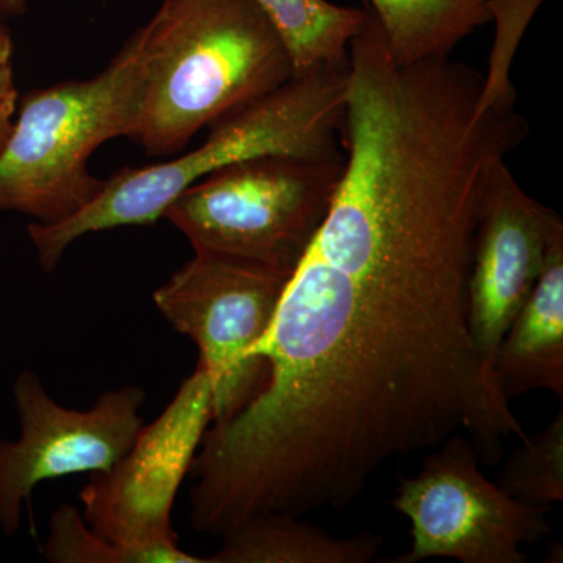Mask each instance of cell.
Masks as SVG:
<instances>
[{"instance_id": "cell-9", "label": "cell", "mask_w": 563, "mask_h": 563, "mask_svg": "<svg viewBox=\"0 0 563 563\" xmlns=\"http://www.w3.org/2000/svg\"><path fill=\"white\" fill-rule=\"evenodd\" d=\"M563 221L526 195L507 162L493 173L477 224L468 279V325L474 346L495 373L507 329L528 301L547 266Z\"/></svg>"}, {"instance_id": "cell-5", "label": "cell", "mask_w": 563, "mask_h": 563, "mask_svg": "<svg viewBox=\"0 0 563 563\" xmlns=\"http://www.w3.org/2000/svg\"><path fill=\"white\" fill-rule=\"evenodd\" d=\"M290 277L242 258L195 252L152 295L162 317L198 344V366L213 391L211 424L231 420L262 390L268 369L252 350L272 328Z\"/></svg>"}, {"instance_id": "cell-12", "label": "cell", "mask_w": 563, "mask_h": 563, "mask_svg": "<svg viewBox=\"0 0 563 563\" xmlns=\"http://www.w3.org/2000/svg\"><path fill=\"white\" fill-rule=\"evenodd\" d=\"M399 65L451 57L477 29L492 22L488 0H368Z\"/></svg>"}, {"instance_id": "cell-14", "label": "cell", "mask_w": 563, "mask_h": 563, "mask_svg": "<svg viewBox=\"0 0 563 563\" xmlns=\"http://www.w3.org/2000/svg\"><path fill=\"white\" fill-rule=\"evenodd\" d=\"M44 559L51 563H209L173 547H125L111 543L92 531L84 515L63 504L49 521V533L43 550Z\"/></svg>"}, {"instance_id": "cell-7", "label": "cell", "mask_w": 563, "mask_h": 563, "mask_svg": "<svg viewBox=\"0 0 563 563\" xmlns=\"http://www.w3.org/2000/svg\"><path fill=\"white\" fill-rule=\"evenodd\" d=\"M213 422V391L201 366L158 415L140 429L128 453L91 473L79 499L92 531L125 547L179 544L172 514L181 483Z\"/></svg>"}, {"instance_id": "cell-16", "label": "cell", "mask_w": 563, "mask_h": 563, "mask_svg": "<svg viewBox=\"0 0 563 563\" xmlns=\"http://www.w3.org/2000/svg\"><path fill=\"white\" fill-rule=\"evenodd\" d=\"M544 0H488L495 22L490 65L484 76L479 110L514 109L517 91L510 81V66L529 22Z\"/></svg>"}, {"instance_id": "cell-17", "label": "cell", "mask_w": 563, "mask_h": 563, "mask_svg": "<svg viewBox=\"0 0 563 563\" xmlns=\"http://www.w3.org/2000/svg\"><path fill=\"white\" fill-rule=\"evenodd\" d=\"M18 91L14 84L13 41L10 32L0 24V151L13 131Z\"/></svg>"}, {"instance_id": "cell-10", "label": "cell", "mask_w": 563, "mask_h": 563, "mask_svg": "<svg viewBox=\"0 0 563 563\" xmlns=\"http://www.w3.org/2000/svg\"><path fill=\"white\" fill-rule=\"evenodd\" d=\"M496 380L507 399L532 390L563 398V239L507 329L495 355Z\"/></svg>"}, {"instance_id": "cell-15", "label": "cell", "mask_w": 563, "mask_h": 563, "mask_svg": "<svg viewBox=\"0 0 563 563\" xmlns=\"http://www.w3.org/2000/svg\"><path fill=\"white\" fill-rule=\"evenodd\" d=\"M514 498L550 507L563 499V409L536 435H526L507 457L498 483Z\"/></svg>"}, {"instance_id": "cell-13", "label": "cell", "mask_w": 563, "mask_h": 563, "mask_svg": "<svg viewBox=\"0 0 563 563\" xmlns=\"http://www.w3.org/2000/svg\"><path fill=\"white\" fill-rule=\"evenodd\" d=\"M254 2L284 44L292 77L350 66L351 41L365 24L366 7H340L328 0Z\"/></svg>"}, {"instance_id": "cell-6", "label": "cell", "mask_w": 563, "mask_h": 563, "mask_svg": "<svg viewBox=\"0 0 563 563\" xmlns=\"http://www.w3.org/2000/svg\"><path fill=\"white\" fill-rule=\"evenodd\" d=\"M479 465L468 437L455 433L429 451L420 473L399 484L393 507L412 525V548L393 563L528 561L521 548L551 532L548 507L514 498Z\"/></svg>"}, {"instance_id": "cell-11", "label": "cell", "mask_w": 563, "mask_h": 563, "mask_svg": "<svg viewBox=\"0 0 563 563\" xmlns=\"http://www.w3.org/2000/svg\"><path fill=\"white\" fill-rule=\"evenodd\" d=\"M302 517L258 514L222 537L209 563H368L383 548V536L333 537Z\"/></svg>"}, {"instance_id": "cell-4", "label": "cell", "mask_w": 563, "mask_h": 563, "mask_svg": "<svg viewBox=\"0 0 563 563\" xmlns=\"http://www.w3.org/2000/svg\"><path fill=\"white\" fill-rule=\"evenodd\" d=\"M335 158L263 155L232 163L185 188L166 207L195 252L295 273L342 180Z\"/></svg>"}, {"instance_id": "cell-18", "label": "cell", "mask_w": 563, "mask_h": 563, "mask_svg": "<svg viewBox=\"0 0 563 563\" xmlns=\"http://www.w3.org/2000/svg\"><path fill=\"white\" fill-rule=\"evenodd\" d=\"M27 9V0H0V16L21 14Z\"/></svg>"}, {"instance_id": "cell-3", "label": "cell", "mask_w": 563, "mask_h": 563, "mask_svg": "<svg viewBox=\"0 0 563 563\" xmlns=\"http://www.w3.org/2000/svg\"><path fill=\"white\" fill-rule=\"evenodd\" d=\"M135 35L98 76L32 91L0 151V210L57 224L101 192L88 162L107 141L128 136L135 102Z\"/></svg>"}, {"instance_id": "cell-1", "label": "cell", "mask_w": 563, "mask_h": 563, "mask_svg": "<svg viewBox=\"0 0 563 563\" xmlns=\"http://www.w3.org/2000/svg\"><path fill=\"white\" fill-rule=\"evenodd\" d=\"M133 35L140 55L128 139L152 155L180 152L202 128L292 77L254 0H163Z\"/></svg>"}, {"instance_id": "cell-2", "label": "cell", "mask_w": 563, "mask_h": 563, "mask_svg": "<svg viewBox=\"0 0 563 563\" xmlns=\"http://www.w3.org/2000/svg\"><path fill=\"white\" fill-rule=\"evenodd\" d=\"M347 68L314 70L225 114L209 139L187 154L114 174L87 207L57 224L29 225L41 269L57 268L66 250L88 233L150 225L177 195L207 174L263 155L335 158L344 154Z\"/></svg>"}, {"instance_id": "cell-8", "label": "cell", "mask_w": 563, "mask_h": 563, "mask_svg": "<svg viewBox=\"0 0 563 563\" xmlns=\"http://www.w3.org/2000/svg\"><path fill=\"white\" fill-rule=\"evenodd\" d=\"M13 401L20 437L0 440V531L9 537L20 532L36 485L106 472L128 453L144 424L146 393L124 385L101 393L91 409H69L52 398L38 374L24 369L14 379Z\"/></svg>"}]
</instances>
